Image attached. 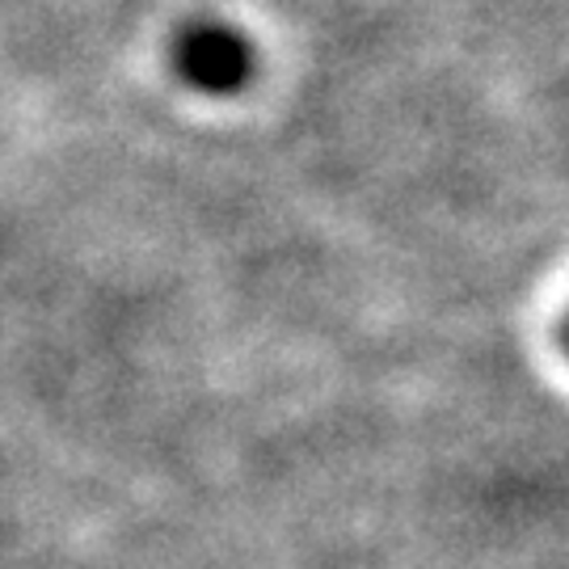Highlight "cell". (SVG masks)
Listing matches in <instances>:
<instances>
[{
	"label": "cell",
	"instance_id": "1",
	"mask_svg": "<svg viewBox=\"0 0 569 569\" xmlns=\"http://www.w3.org/2000/svg\"><path fill=\"white\" fill-rule=\"evenodd\" d=\"M249 68H253L249 47L232 30L199 26L178 39V72L207 93H232L237 84H244Z\"/></svg>",
	"mask_w": 569,
	"mask_h": 569
}]
</instances>
